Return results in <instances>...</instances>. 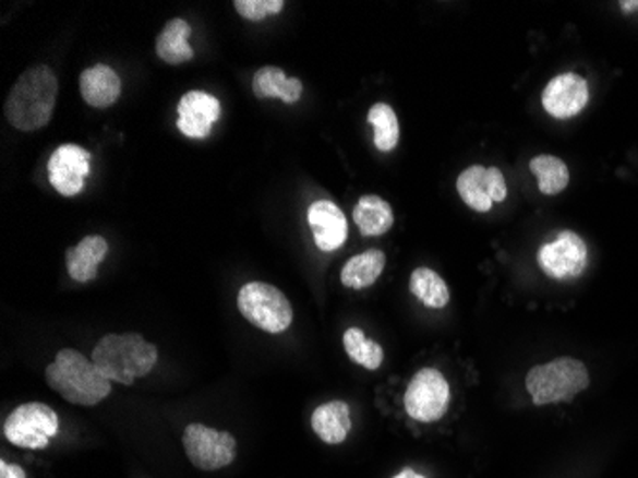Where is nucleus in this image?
Instances as JSON below:
<instances>
[{
    "label": "nucleus",
    "mask_w": 638,
    "mask_h": 478,
    "mask_svg": "<svg viewBox=\"0 0 638 478\" xmlns=\"http://www.w3.org/2000/svg\"><path fill=\"white\" fill-rule=\"evenodd\" d=\"M543 108L556 119H569L583 111L589 101V85L577 73H562L546 83L543 91Z\"/></svg>",
    "instance_id": "nucleus-13"
},
{
    "label": "nucleus",
    "mask_w": 638,
    "mask_h": 478,
    "mask_svg": "<svg viewBox=\"0 0 638 478\" xmlns=\"http://www.w3.org/2000/svg\"><path fill=\"white\" fill-rule=\"evenodd\" d=\"M354 223L368 238L383 236L394 226V211L378 195H363L354 208Z\"/></svg>",
    "instance_id": "nucleus-21"
},
{
    "label": "nucleus",
    "mask_w": 638,
    "mask_h": 478,
    "mask_svg": "<svg viewBox=\"0 0 638 478\" xmlns=\"http://www.w3.org/2000/svg\"><path fill=\"white\" fill-rule=\"evenodd\" d=\"M91 175V154L77 144L56 147L48 162V180L56 192L73 198L83 192L86 177Z\"/></svg>",
    "instance_id": "nucleus-11"
},
{
    "label": "nucleus",
    "mask_w": 638,
    "mask_h": 478,
    "mask_svg": "<svg viewBox=\"0 0 638 478\" xmlns=\"http://www.w3.org/2000/svg\"><path fill=\"white\" fill-rule=\"evenodd\" d=\"M622 7L625 12H633V10H638V2H623Z\"/></svg>",
    "instance_id": "nucleus-29"
},
{
    "label": "nucleus",
    "mask_w": 638,
    "mask_h": 478,
    "mask_svg": "<svg viewBox=\"0 0 638 478\" xmlns=\"http://www.w3.org/2000/svg\"><path fill=\"white\" fill-rule=\"evenodd\" d=\"M368 123L373 127L375 132V146L378 152H393L394 147L398 146L400 140V123H398V116L388 104L378 101L368 113Z\"/></svg>",
    "instance_id": "nucleus-24"
},
{
    "label": "nucleus",
    "mask_w": 638,
    "mask_h": 478,
    "mask_svg": "<svg viewBox=\"0 0 638 478\" xmlns=\"http://www.w3.org/2000/svg\"><path fill=\"white\" fill-rule=\"evenodd\" d=\"M48 386L75 406H96L111 394L109 381L93 358L75 348H63L45 371Z\"/></svg>",
    "instance_id": "nucleus-2"
},
{
    "label": "nucleus",
    "mask_w": 638,
    "mask_h": 478,
    "mask_svg": "<svg viewBox=\"0 0 638 478\" xmlns=\"http://www.w3.org/2000/svg\"><path fill=\"white\" fill-rule=\"evenodd\" d=\"M587 246L574 231H561L554 241L541 246L538 263L546 276L571 279L581 276L587 266Z\"/></svg>",
    "instance_id": "nucleus-9"
},
{
    "label": "nucleus",
    "mask_w": 638,
    "mask_h": 478,
    "mask_svg": "<svg viewBox=\"0 0 638 478\" xmlns=\"http://www.w3.org/2000/svg\"><path fill=\"white\" fill-rule=\"evenodd\" d=\"M239 16L249 22H262L264 17L279 14L284 10V0H236L233 2Z\"/></svg>",
    "instance_id": "nucleus-26"
},
{
    "label": "nucleus",
    "mask_w": 638,
    "mask_h": 478,
    "mask_svg": "<svg viewBox=\"0 0 638 478\" xmlns=\"http://www.w3.org/2000/svg\"><path fill=\"white\" fill-rule=\"evenodd\" d=\"M411 294L429 309H444L449 302V289L444 278L431 268H417L409 278Z\"/></svg>",
    "instance_id": "nucleus-22"
},
{
    "label": "nucleus",
    "mask_w": 638,
    "mask_h": 478,
    "mask_svg": "<svg viewBox=\"0 0 638 478\" xmlns=\"http://www.w3.org/2000/svg\"><path fill=\"white\" fill-rule=\"evenodd\" d=\"M79 86H81V96L83 100L91 106V108L106 109L111 108L123 91V83L121 77L117 75V71L109 65L98 63L94 68L81 73L79 79Z\"/></svg>",
    "instance_id": "nucleus-15"
},
{
    "label": "nucleus",
    "mask_w": 638,
    "mask_h": 478,
    "mask_svg": "<svg viewBox=\"0 0 638 478\" xmlns=\"http://www.w3.org/2000/svg\"><path fill=\"white\" fill-rule=\"evenodd\" d=\"M91 358L109 381L131 386L154 371L159 352L140 333H109L98 340Z\"/></svg>",
    "instance_id": "nucleus-3"
},
{
    "label": "nucleus",
    "mask_w": 638,
    "mask_h": 478,
    "mask_svg": "<svg viewBox=\"0 0 638 478\" xmlns=\"http://www.w3.org/2000/svg\"><path fill=\"white\" fill-rule=\"evenodd\" d=\"M530 169L538 177L539 192L556 195L566 190L569 182V170L566 163L554 155H538L530 163Z\"/></svg>",
    "instance_id": "nucleus-23"
},
{
    "label": "nucleus",
    "mask_w": 638,
    "mask_h": 478,
    "mask_svg": "<svg viewBox=\"0 0 638 478\" xmlns=\"http://www.w3.org/2000/svg\"><path fill=\"white\" fill-rule=\"evenodd\" d=\"M589 383L591 378L585 363L568 356L535 366L526 375V389L535 406L571 401L583 393Z\"/></svg>",
    "instance_id": "nucleus-4"
},
{
    "label": "nucleus",
    "mask_w": 638,
    "mask_h": 478,
    "mask_svg": "<svg viewBox=\"0 0 638 478\" xmlns=\"http://www.w3.org/2000/svg\"><path fill=\"white\" fill-rule=\"evenodd\" d=\"M308 224L314 234L315 246L332 253L345 246L348 238L347 216L333 201H315L308 208Z\"/></svg>",
    "instance_id": "nucleus-14"
},
{
    "label": "nucleus",
    "mask_w": 638,
    "mask_h": 478,
    "mask_svg": "<svg viewBox=\"0 0 638 478\" xmlns=\"http://www.w3.org/2000/svg\"><path fill=\"white\" fill-rule=\"evenodd\" d=\"M449 398L452 391L446 378L434 368H424L417 371L416 378L409 381L404 406L411 419L421 423H434L446 416Z\"/></svg>",
    "instance_id": "nucleus-7"
},
{
    "label": "nucleus",
    "mask_w": 638,
    "mask_h": 478,
    "mask_svg": "<svg viewBox=\"0 0 638 478\" xmlns=\"http://www.w3.org/2000/svg\"><path fill=\"white\" fill-rule=\"evenodd\" d=\"M0 478H27L25 470L20 465H10V463H0Z\"/></svg>",
    "instance_id": "nucleus-27"
},
{
    "label": "nucleus",
    "mask_w": 638,
    "mask_h": 478,
    "mask_svg": "<svg viewBox=\"0 0 638 478\" xmlns=\"http://www.w3.org/2000/svg\"><path fill=\"white\" fill-rule=\"evenodd\" d=\"M220 101L203 91L185 93L178 104V129L188 139H207L220 119Z\"/></svg>",
    "instance_id": "nucleus-12"
},
{
    "label": "nucleus",
    "mask_w": 638,
    "mask_h": 478,
    "mask_svg": "<svg viewBox=\"0 0 638 478\" xmlns=\"http://www.w3.org/2000/svg\"><path fill=\"white\" fill-rule=\"evenodd\" d=\"M60 431V417L43 402H27L17 406L4 423V437L14 446L43 450Z\"/></svg>",
    "instance_id": "nucleus-6"
},
{
    "label": "nucleus",
    "mask_w": 638,
    "mask_h": 478,
    "mask_svg": "<svg viewBox=\"0 0 638 478\" xmlns=\"http://www.w3.org/2000/svg\"><path fill=\"white\" fill-rule=\"evenodd\" d=\"M109 246L104 236H86L75 248L68 249L65 266L73 282L86 284L98 276V268L108 256Z\"/></svg>",
    "instance_id": "nucleus-16"
},
{
    "label": "nucleus",
    "mask_w": 638,
    "mask_h": 478,
    "mask_svg": "<svg viewBox=\"0 0 638 478\" xmlns=\"http://www.w3.org/2000/svg\"><path fill=\"white\" fill-rule=\"evenodd\" d=\"M386 255L381 249H370L363 251L360 255L348 259V263L342 266L340 272V282L342 286L350 289H365L371 287L385 271Z\"/></svg>",
    "instance_id": "nucleus-20"
},
{
    "label": "nucleus",
    "mask_w": 638,
    "mask_h": 478,
    "mask_svg": "<svg viewBox=\"0 0 638 478\" xmlns=\"http://www.w3.org/2000/svg\"><path fill=\"white\" fill-rule=\"evenodd\" d=\"M457 192L470 208L487 213L495 203L507 200V182L497 167L474 165L457 178Z\"/></svg>",
    "instance_id": "nucleus-10"
},
{
    "label": "nucleus",
    "mask_w": 638,
    "mask_h": 478,
    "mask_svg": "<svg viewBox=\"0 0 638 478\" xmlns=\"http://www.w3.org/2000/svg\"><path fill=\"white\" fill-rule=\"evenodd\" d=\"M238 309L249 324L266 333H284L292 324V307L277 287L251 282L238 294Z\"/></svg>",
    "instance_id": "nucleus-5"
},
{
    "label": "nucleus",
    "mask_w": 638,
    "mask_h": 478,
    "mask_svg": "<svg viewBox=\"0 0 638 478\" xmlns=\"http://www.w3.org/2000/svg\"><path fill=\"white\" fill-rule=\"evenodd\" d=\"M58 91V77L47 65L25 71L4 101L7 121L22 132L45 129L55 113Z\"/></svg>",
    "instance_id": "nucleus-1"
},
{
    "label": "nucleus",
    "mask_w": 638,
    "mask_h": 478,
    "mask_svg": "<svg viewBox=\"0 0 638 478\" xmlns=\"http://www.w3.org/2000/svg\"><path fill=\"white\" fill-rule=\"evenodd\" d=\"M393 478H424L423 475H419V473H416V470L413 469H409V467H406V469L401 470V473H398V475H396V477Z\"/></svg>",
    "instance_id": "nucleus-28"
},
{
    "label": "nucleus",
    "mask_w": 638,
    "mask_h": 478,
    "mask_svg": "<svg viewBox=\"0 0 638 478\" xmlns=\"http://www.w3.org/2000/svg\"><path fill=\"white\" fill-rule=\"evenodd\" d=\"M188 459L195 469L218 470L228 467L238 455V442L230 432L210 429L207 425L190 423L182 434Z\"/></svg>",
    "instance_id": "nucleus-8"
},
{
    "label": "nucleus",
    "mask_w": 638,
    "mask_h": 478,
    "mask_svg": "<svg viewBox=\"0 0 638 478\" xmlns=\"http://www.w3.org/2000/svg\"><path fill=\"white\" fill-rule=\"evenodd\" d=\"M190 35H192V25L185 20L182 17L170 20L155 40V52L159 56V60L169 65L190 62L193 58V48L188 43Z\"/></svg>",
    "instance_id": "nucleus-19"
},
{
    "label": "nucleus",
    "mask_w": 638,
    "mask_h": 478,
    "mask_svg": "<svg viewBox=\"0 0 638 478\" xmlns=\"http://www.w3.org/2000/svg\"><path fill=\"white\" fill-rule=\"evenodd\" d=\"M312 429L325 444H342L352 429L350 406L347 402L333 401L322 404L312 414Z\"/></svg>",
    "instance_id": "nucleus-17"
},
{
    "label": "nucleus",
    "mask_w": 638,
    "mask_h": 478,
    "mask_svg": "<svg viewBox=\"0 0 638 478\" xmlns=\"http://www.w3.org/2000/svg\"><path fill=\"white\" fill-rule=\"evenodd\" d=\"M253 93L261 100L279 98L285 104H297L302 98L304 86L300 79L287 77L281 68L266 65L254 73Z\"/></svg>",
    "instance_id": "nucleus-18"
},
{
    "label": "nucleus",
    "mask_w": 638,
    "mask_h": 478,
    "mask_svg": "<svg viewBox=\"0 0 638 478\" xmlns=\"http://www.w3.org/2000/svg\"><path fill=\"white\" fill-rule=\"evenodd\" d=\"M342 343H345V350L350 356V360L360 363L365 370H378L381 363L385 360L383 347L375 340L368 339L362 330H358V327L347 330L345 337H342Z\"/></svg>",
    "instance_id": "nucleus-25"
}]
</instances>
